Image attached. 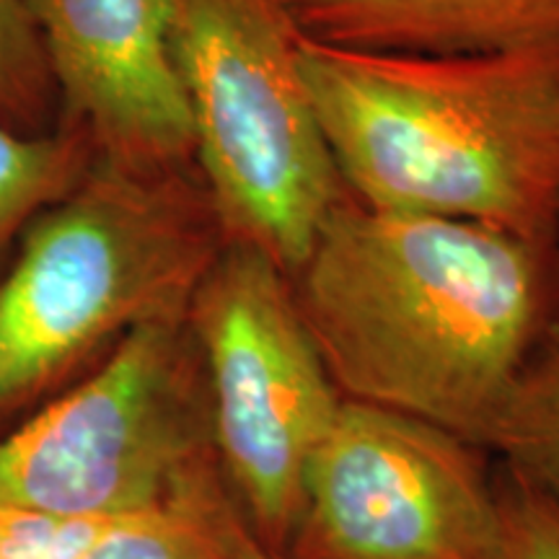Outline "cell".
<instances>
[{
    "label": "cell",
    "mask_w": 559,
    "mask_h": 559,
    "mask_svg": "<svg viewBox=\"0 0 559 559\" xmlns=\"http://www.w3.org/2000/svg\"><path fill=\"white\" fill-rule=\"evenodd\" d=\"M226 479L120 515L83 559H270Z\"/></svg>",
    "instance_id": "10"
},
{
    "label": "cell",
    "mask_w": 559,
    "mask_h": 559,
    "mask_svg": "<svg viewBox=\"0 0 559 559\" xmlns=\"http://www.w3.org/2000/svg\"><path fill=\"white\" fill-rule=\"evenodd\" d=\"M0 122L29 135L58 128V91L26 0H0Z\"/></svg>",
    "instance_id": "13"
},
{
    "label": "cell",
    "mask_w": 559,
    "mask_h": 559,
    "mask_svg": "<svg viewBox=\"0 0 559 559\" xmlns=\"http://www.w3.org/2000/svg\"><path fill=\"white\" fill-rule=\"evenodd\" d=\"M223 477L190 319L140 324L0 440V510L117 519Z\"/></svg>",
    "instance_id": "5"
},
{
    "label": "cell",
    "mask_w": 559,
    "mask_h": 559,
    "mask_svg": "<svg viewBox=\"0 0 559 559\" xmlns=\"http://www.w3.org/2000/svg\"><path fill=\"white\" fill-rule=\"evenodd\" d=\"M169 16L194 164L226 243L262 251L290 277L345 194L290 0H169Z\"/></svg>",
    "instance_id": "4"
},
{
    "label": "cell",
    "mask_w": 559,
    "mask_h": 559,
    "mask_svg": "<svg viewBox=\"0 0 559 559\" xmlns=\"http://www.w3.org/2000/svg\"><path fill=\"white\" fill-rule=\"evenodd\" d=\"M300 58L349 198L559 241V41L417 55L306 37Z\"/></svg>",
    "instance_id": "2"
},
{
    "label": "cell",
    "mask_w": 559,
    "mask_h": 559,
    "mask_svg": "<svg viewBox=\"0 0 559 559\" xmlns=\"http://www.w3.org/2000/svg\"><path fill=\"white\" fill-rule=\"evenodd\" d=\"M223 247L198 166L145 174L94 160L0 275V415L73 381L140 324L187 317Z\"/></svg>",
    "instance_id": "3"
},
{
    "label": "cell",
    "mask_w": 559,
    "mask_h": 559,
    "mask_svg": "<svg viewBox=\"0 0 559 559\" xmlns=\"http://www.w3.org/2000/svg\"><path fill=\"white\" fill-rule=\"evenodd\" d=\"M487 453L425 419L342 400L285 559H498Z\"/></svg>",
    "instance_id": "7"
},
{
    "label": "cell",
    "mask_w": 559,
    "mask_h": 559,
    "mask_svg": "<svg viewBox=\"0 0 559 559\" xmlns=\"http://www.w3.org/2000/svg\"><path fill=\"white\" fill-rule=\"evenodd\" d=\"M300 32L381 52L472 55L559 41V0H290Z\"/></svg>",
    "instance_id": "9"
},
{
    "label": "cell",
    "mask_w": 559,
    "mask_h": 559,
    "mask_svg": "<svg viewBox=\"0 0 559 559\" xmlns=\"http://www.w3.org/2000/svg\"><path fill=\"white\" fill-rule=\"evenodd\" d=\"M487 451L559 502V317L515 376Z\"/></svg>",
    "instance_id": "12"
},
{
    "label": "cell",
    "mask_w": 559,
    "mask_h": 559,
    "mask_svg": "<svg viewBox=\"0 0 559 559\" xmlns=\"http://www.w3.org/2000/svg\"><path fill=\"white\" fill-rule=\"evenodd\" d=\"M187 319L205 362L223 479L262 547L283 555L342 394L300 319L290 277L262 251L226 243Z\"/></svg>",
    "instance_id": "6"
},
{
    "label": "cell",
    "mask_w": 559,
    "mask_h": 559,
    "mask_svg": "<svg viewBox=\"0 0 559 559\" xmlns=\"http://www.w3.org/2000/svg\"><path fill=\"white\" fill-rule=\"evenodd\" d=\"M290 288L342 400L487 451L515 376L559 317V241L345 192Z\"/></svg>",
    "instance_id": "1"
},
{
    "label": "cell",
    "mask_w": 559,
    "mask_h": 559,
    "mask_svg": "<svg viewBox=\"0 0 559 559\" xmlns=\"http://www.w3.org/2000/svg\"><path fill=\"white\" fill-rule=\"evenodd\" d=\"M58 91V122L96 160L130 171L194 164V132L171 52L169 0H26Z\"/></svg>",
    "instance_id": "8"
},
{
    "label": "cell",
    "mask_w": 559,
    "mask_h": 559,
    "mask_svg": "<svg viewBox=\"0 0 559 559\" xmlns=\"http://www.w3.org/2000/svg\"><path fill=\"white\" fill-rule=\"evenodd\" d=\"M500 513L498 559H559V502L523 474L495 472Z\"/></svg>",
    "instance_id": "14"
},
{
    "label": "cell",
    "mask_w": 559,
    "mask_h": 559,
    "mask_svg": "<svg viewBox=\"0 0 559 559\" xmlns=\"http://www.w3.org/2000/svg\"><path fill=\"white\" fill-rule=\"evenodd\" d=\"M96 153L81 130H13L0 122V260L26 228L68 198L94 166Z\"/></svg>",
    "instance_id": "11"
},
{
    "label": "cell",
    "mask_w": 559,
    "mask_h": 559,
    "mask_svg": "<svg viewBox=\"0 0 559 559\" xmlns=\"http://www.w3.org/2000/svg\"><path fill=\"white\" fill-rule=\"evenodd\" d=\"M111 521L0 510V559H83Z\"/></svg>",
    "instance_id": "15"
},
{
    "label": "cell",
    "mask_w": 559,
    "mask_h": 559,
    "mask_svg": "<svg viewBox=\"0 0 559 559\" xmlns=\"http://www.w3.org/2000/svg\"><path fill=\"white\" fill-rule=\"evenodd\" d=\"M270 559H285V557H280V555H272Z\"/></svg>",
    "instance_id": "16"
}]
</instances>
